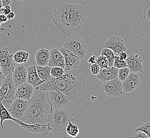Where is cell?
<instances>
[{
    "label": "cell",
    "mask_w": 150,
    "mask_h": 138,
    "mask_svg": "<svg viewBox=\"0 0 150 138\" xmlns=\"http://www.w3.org/2000/svg\"><path fill=\"white\" fill-rule=\"evenodd\" d=\"M86 18L84 8L79 4L61 2L54 8L53 23L61 32L68 36L78 32Z\"/></svg>",
    "instance_id": "6da1fadb"
},
{
    "label": "cell",
    "mask_w": 150,
    "mask_h": 138,
    "mask_svg": "<svg viewBox=\"0 0 150 138\" xmlns=\"http://www.w3.org/2000/svg\"><path fill=\"white\" fill-rule=\"evenodd\" d=\"M84 77L75 69L66 70L64 75L58 78L51 76L35 89L44 91H58L64 94L74 103L82 95V82Z\"/></svg>",
    "instance_id": "7a4b0ae2"
},
{
    "label": "cell",
    "mask_w": 150,
    "mask_h": 138,
    "mask_svg": "<svg viewBox=\"0 0 150 138\" xmlns=\"http://www.w3.org/2000/svg\"><path fill=\"white\" fill-rule=\"evenodd\" d=\"M50 108L46 91L35 89L20 120L27 124H47Z\"/></svg>",
    "instance_id": "3957f363"
},
{
    "label": "cell",
    "mask_w": 150,
    "mask_h": 138,
    "mask_svg": "<svg viewBox=\"0 0 150 138\" xmlns=\"http://www.w3.org/2000/svg\"><path fill=\"white\" fill-rule=\"evenodd\" d=\"M73 118L66 109H53L51 107L48 118L50 130L55 132H60L66 130L69 121H74Z\"/></svg>",
    "instance_id": "277c9868"
},
{
    "label": "cell",
    "mask_w": 150,
    "mask_h": 138,
    "mask_svg": "<svg viewBox=\"0 0 150 138\" xmlns=\"http://www.w3.org/2000/svg\"><path fill=\"white\" fill-rule=\"evenodd\" d=\"M16 86L12 75L6 76L0 87V101L8 109L16 99Z\"/></svg>",
    "instance_id": "5b68a950"
},
{
    "label": "cell",
    "mask_w": 150,
    "mask_h": 138,
    "mask_svg": "<svg viewBox=\"0 0 150 138\" xmlns=\"http://www.w3.org/2000/svg\"><path fill=\"white\" fill-rule=\"evenodd\" d=\"M15 122L20 125L22 131L26 137L29 138H38L45 137L50 130L48 124H27L17 119Z\"/></svg>",
    "instance_id": "8992f818"
},
{
    "label": "cell",
    "mask_w": 150,
    "mask_h": 138,
    "mask_svg": "<svg viewBox=\"0 0 150 138\" xmlns=\"http://www.w3.org/2000/svg\"><path fill=\"white\" fill-rule=\"evenodd\" d=\"M62 47L74 53L81 60L86 57L88 51L87 45L85 41L76 36L67 38L63 44Z\"/></svg>",
    "instance_id": "52a82bcc"
},
{
    "label": "cell",
    "mask_w": 150,
    "mask_h": 138,
    "mask_svg": "<svg viewBox=\"0 0 150 138\" xmlns=\"http://www.w3.org/2000/svg\"><path fill=\"white\" fill-rule=\"evenodd\" d=\"M13 52L8 47L0 49V68L5 77L11 75L17 64L13 60Z\"/></svg>",
    "instance_id": "ba28073f"
},
{
    "label": "cell",
    "mask_w": 150,
    "mask_h": 138,
    "mask_svg": "<svg viewBox=\"0 0 150 138\" xmlns=\"http://www.w3.org/2000/svg\"><path fill=\"white\" fill-rule=\"evenodd\" d=\"M51 107L53 109H66L71 103L64 94L58 91H46Z\"/></svg>",
    "instance_id": "9c48e42d"
},
{
    "label": "cell",
    "mask_w": 150,
    "mask_h": 138,
    "mask_svg": "<svg viewBox=\"0 0 150 138\" xmlns=\"http://www.w3.org/2000/svg\"><path fill=\"white\" fill-rule=\"evenodd\" d=\"M102 89L110 97H119L124 92L122 81L118 78L104 82L102 84Z\"/></svg>",
    "instance_id": "30bf717a"
},
{
    "label": "cell",
    "mask_w": 150,
    "mask_h": 138,
    "mask_svg": "<svg viewBox=\"0 0 150 138\" xmlns=\"http://www.w3.org/2000/svg\"><path fill=\"white\" fill-rule=\"evenodd\" d=\"M27 101L16 98L9 107V111L13 118L20 120L26 111Z\"/></svg>",
    "instance_id": "8fae6325"
},
{
    "label": "cell",
    "mask_w": 150,
    "mask_h": 138,
    "mask_svg": "<svg viewBox=\"0 0 150 138\" xmlns=\"http://www.w3.org/2000/svg\"><path fill=\"white\" fill-rule=\"evenodd\" d=\"M64 55L65 63V70H70L77 68L81 63V59L72 52L62 47L59 49Z\"/></svg>",
    "instance_id": "7c38bea8"
},
{
    "label": "cell",
    "mask_w": 150,
    "mask_h": 138,
    "mask_svg": "<svg viewBox=\"0 0 150 138\" xmlns=\"http://www.w3.org/2000/svg\"><path fill=\"white\" fill-rule=\"evenodd\" d=\"M104 47L112 49L113 52L118 54L126 52L127 49L124 40L118 36H112L108 38L104 43Z\"/></svg>",
    "instance_id": "4fadbf2b"
},
{
    "label": "cell",
    "mask_w": 150,
    "mask_h": 138,
    "mask_svg": "<svg viewBox=\"0 0 150 138\" xmlns=\"http://www.w3.org/2000/svg\"><path fill=\"white\" fill-rule=\"evenodd\" d=\"M141 79L137 73L130 72L127 78L122 82L124 92H133L139 87Z\"/></svg>",
    "instance_id": "5bb4252c"
},
{
    "label": "cell",
    "mask_w": 150,
    "mask_h": 138,
    "mask_svg": "<svg viewBox=\"0 0 150 138\" xmlns=\"http://www.w3.org/2000/svg\"><path fill=\"white\" fill-rule=\"evenodd\" d=\"M12 77L16 87L27 82V69L23 64H18L12 73Z\"/></svg>",
    "instance_id": "9a60e30c"
},
{
    "label": "cell",
    "mask_w": 150,
    "mask_h": 138,
    "mask_svg": "<svg viewBox=\"0 0 150 138\" xmlns=\"http://www.w3.org/2000/svg\"><path fill=\"white\" fill-rule=\"evenodd\" d=\"M127 67L130 70V72L139 73L144 70V66L142 63L141 56L136 54H132L128 56L126 60Z\"/></svg>",
    "instance_id": "2e32d148"
},
{
    "label": "cell",
    "mask_w": 150,
    "mask_h": 138,
    "mask_svg": "<svg viewBox=\"0 0 150 138\" xmlns=\"http://www.w3.org/2000/svg\"><path fill=\"white\" fill-rule=\"evenodd\" d=\"M34 89V87L28 82L21 84L16 87V98L28 101L31 98Z\"/></svg>",
    "instance_id": "e0dca14e"
},
{
    "label": "cell",
    "mask_w": 150,
    "mask_h": 138,
    "mask_svg": "<svg viewBox=\"0 0 150 138\" xmlns=\"http://www.w3.org/2000/svg\"><path fill=\"white\" fill-rule=\"evenodd\" d=\"M50 57L48 65L52 66H59L64 69L65 63L64 55L58 48H52L50 51Z\"/></svg>",
    "instance_id": "ac0fdd59"
},
{
    "label": "cell",
    "mask_w": 150,
    "mask_h": 138,
    "mask_svg": "<svg viewBox=\"0 0 150 138\" xmlns=\"http://www.w3.org/2000/svg\"><path fill=\"white\" fill-rule=\"evenodd\" d=\"M118 69L115 66H108L105 68L101 69L100 72L96 75L98 79L102 82L111 80L118 78Z\"/></svg>",
    "instance_id": "d6986e66"
},
{
    "label": "cell",
    "mask_w": 150,
    "mask_h": 138,
    "mask_svg": "<svg viewBox=\"0 0 150 138\" xmlns=\"http://www.w3.org/2000/svg\"><path fill=\"white\" fill-rule=\"evenodd\" d=\"M137 17L142 21L150 22V0H145L136 8Z\"/></svg>",
    "instance_id": "ffe728a7"
},
{
    "label": "cell",
    "mask_w": 150,
    "mask_h": 138,
    "mask_svg": "<svg viewBox=\"0 0 150 138\" xmlns=\"http://www.w3.org/2000/svg\"><path fill=\"white\" fill-rule=\"evenodd\" d=\"M27 82L32 84L34 88L43 82L38 75L36 65L33 64L27 68Z\"/></svg>",
    "instance_id": "44dd1931"
},
{
    "label": "cell",
    "mask_w": 150,
    "mask_h": 138,
    "mask_svg": "<svg viewBox=\"0 0 150 138\" xmlns=\"http://www.w3.org/2000/svg\"><path fill=\"white\" fill-rule=\"evenodd\" d=\"M50 57V51L45 48L38 49L35 55V61L37 65L45 66L48 65Z\"/></svg>",
    "instance_id": "7402d4cb"
},
{
    "label": "cell",
    "mask_w": 150,
    "mask_h": 138,
    "mask_svg": "<svg viewBox=\"0 0 150 138\" xmlns=\"http://www.w3.org/2000/svg\"><path fill=\"white\" fill-rule=\"evenodd\" d=\"M17 119L13 118L10 113L9 110L4 106V104L2 101H0V125L2 128H4L3 122L6 120H12L15 122Z\"/></svg>",
    "instance_id": "603a6c76"
},
{
    "label": "cell",
    "mask_w": 150,
    "mask_h": 138,
    "mask_svg": "<svg viewBox=\"0 0 150 138\" xmlns=\"http://www.w3.org/2000/svg\"><path fill=\"white\" fill-rule=\"evenodd\" d=\"M37 72L39 77L43 82L46 80L51 76V67L48 65L45 66H38L36 65Z\"/></svg>",
    "instance_id": "cb8c5ba5"
},
{
    "label": "cell",
    "mask_w": 150,
    "mask_h": 138,
    "mask_svg": "<svg viewBox=\"0 0 150 138\" xmlns=\"http://www.w3.org/2000/svg\"><path fill=\"white\" fill-rule=\"evenodd\" d=\"M29 58V53L25 51H18L13 55V60L17 64L26 63Z\"/></svg>",
    "instance_id": "d4e9b609"
},
{
    "label": "cell",
    "mask_w": 150,
    "mask_h": 138,
    "mask_svg": "<svg viewBox=\"0 0 150 138\" xmlns=\"http://www.w3.org/2000/svg\"><path fill=\"white\" fill-rule=\"evenodd\" d=\"M66 131L69 136L75 138L79 133V129L77 124L72 123V121H69L67 126Z\"/></svg>",
    "instance_id": "484cf974"
},
{
    "label": "cell",
    "mask_w": 150,
    "mask_h": 138,
    "mask_svg": "<svg viewBox=\"0 0 150 138\" xmlns=\"http://www.w3.org/2000/svg\"><path fill=\"white\" fill-rule=\"evenodd\" d=\"M101 55L104 56L109 61V66H112L115 58V55L112 49L103 47L101 51Z\"/></svg>",
    "instance_id": "4316f807"
},
{
    "label": "cell",
    "mask_w": 150,
    "mask_h": 138,
    "mask_svg": "<svg viewBox=\"0 0 150 138\" xmlns=\"http://www.w3.org/2000/svg\"><path fill=\"white\" fill-rule=\"evenodd\" d=\"M64 69L59 66H52L51 69V75L53 78H59L64 73Z\"/></svg>",
    "instance_id": "83f0119b"
},
{
    "label": "cell",
    "mask_w": 150,
    "mask_h": 138,
    "mask_svg": "<svg viewBox=\"0 0 150 138\" xmlns=\"http://www.w3.org/2000/svg\"><path fill=\"white\" fill-rule=\"evenodd\" d=\"M130 72V70L128 67L119 69L118 78L122 82L127 78L128 75H129Z\"/></svg>",
    "instance_id": "f1b7e54d"
},
{
    "label": "cell",
    "mask_w": 150,
    "mask_h": 138,
    "mask_svg": "<svg viewBox=\"0 0 150 138\" xmlns=\"http://www.w3.org/2000/svg\"><path fill=\"white\" fill-rule=\"evenodd\" d=\"M139 131L143 132L147 135V138H150V122H147L137 127L135 130V132Z\"/></svg>",
    "instance_id": "f546056e"
},
{
    "label": "cell",
    "mask_w": 150,
    "mask_h": 138,
    "mask_svg": "<svg viewBox=\"0 0 150 138\" xmlns=\"http://www.w3.org/2000/svg\"><path fill=\"white\" fill-rule=\"evenodd\" d=\"M96 63L98 64L99 66L101 68V69H103L109 66V62L107 58L101 55L100 56L98 57Z\"/></svg>",
    "instance_id": "4dcf8cb0"
},
{
    "label": "cell",
    "mask_w": 150,
    "mask_h": 138,
    "mask_svg": "<svg viewBox=\"0 0 150 138\" xmlns=\"http://www.w3.org/2000/svg\"><path fill=\"white\" fill-rule=\"evenodd\" d=\"M113 66L119 69L127 67V64L126 61L120 60L119 58L118 55V56L115 55V58Z\"/></svg>",
    "instance_id": "1f68e13d"
},
{
    "label": "cell",
    "mask_w": 150,
    "mask_h": 138,
    "mask_svg": "<svg viewBox=\"0 0 150 138\" xmlns=\"http://www.w3.org/2000/svg\"><path fill=\"white\" fill-rule=\"evenodd\" d=\"M101 70V68L97 63L91 64L90 67V72L93 75H96L98 74Z\"/></svg>",
    "instance_id": "d6a6232c"
},
{
    "label": "cell",
    "mask_w": 150,
    "mask_h": 138,
    "mask_svg": "<svg viewBox=\"0 0 150 138\" xmlns=\"http://www.w3.org/2000/svg\"><path fill=\"white\" fill-rule=\"evenodd\" d=\"M11 12V8L10 5L4 6H2V8L0 10V14H4L6 15Z\"/></svg>",
    "instance_id": "836d02e7"
},
{
    "label": "cell",
    "mask_w": 150,
    "mask_h": 138,
    "mask_svg": "<svg viewBox=\"0 0 150 138\" xmlns=\"http://www.w3.org/2000/svg\"><path fill=\"white\" fill-rule=\"evenodd\" d=\"M133 138H148L147 135L141 131L135 132L132 137Z\"/></svg>",
    "instance_id": "e575fe53"
},
{
    "label": "cell",
    "mask_w": 150,
    "mask_h": 138,
    "mask_svg": "<svg viewBox=\"0 0 150 138\" xmlns=\"http://www.w3.org/2000/svg\"><path fill=\"white\" fill-rule=\"evenodd\" d=\"M97 58H98V57H96L95 55H92V56H91L88 58L87 62H88V63L91 64L96 63Z\"/></svg>",
    "instance_id": "d590c367"
},
{
    "label": "cell",
    "mask_w": 150,
    "mask_h": 138,
    "mask_svg": "<svg viewBox=\"0 0 150 138\" xmlns=\"http://www.w3.org/2000/svg\"><path fill=\"white\" fill-rule=\"evenodd\" d=\"M8 18L6 15L4 14H0V23L1 24L4 23L8 21Z\"/></svg>",
    "instance_id": "8d00e7d4"
},
{
    "label": "cell",
    "mask_w": 150,
    "mask_h": 138,
    "mask_svg": "<svg viewBox=\"0 0 150 138\" xmlns=\"http://www.w3.org/2000/svg\"><path fill=\"white\" fill-rule=\"evenodd\" d=\"M118 57L119 58L120 60L126 61V60L127 59L128 56H127V53H126V52H121V53H120V54H119Z\"/></svg>",
    "instance_id": "74e56055"
},
{
    "label": "cell",
    "mask_w": 150,
    "mask_h": 138,
    "mask_svg": "<svg viewBox=\"0 0 150 138\" xmlns=\"http://www.w3.org/2000/svg\"><path fill=\"white\" fill-rule=\"evenodd\" d=\"M1 2L2 3L3 6L10 5L12 3L11 0H1Z\"/></svg>",
    "instance_id": "f35d334b"
},
{
    "label": "cell",
    "mask_w": 150,
    "mask_h": 138,
    "mask_svg": "<svg viewBox=\"0 0 150 138\" xmlns=\"http://www.w3.org/2000/svg\"><path fill=\"white\" fill-rule=\"evenodd\" d=\"M6 17H7L8 20H12L15 17V13L11 11V12H10L8 15H6Z\"/></svg>",
    "instance_id": "ab89813d"
},
{
    "label": "cell",
    "mask_w": 150,
    "mask_h": 138,
    "mask_svg": "<svg viewBox=\"0 0 150 138\" xmlns=\"http://www.w3.org/2000/svg\"><path fill=\"white\" fill-rule=\"evenodd\" d=\"M2 6H3V5H2V3L1 2V1H0V10L1 9V8H2Z\"/></svg>",
    "instance_id": "60d3db41"
},
{
    "label": "cell",
    "mask_w": 150,
    "mask_h": 138,
    "mask_svg": "<svg viewBox=\"0 0 150 138\" xmlns=\"http://www.w3.org/2000/svg\"><path fill=\"white\" fill-rule=\"evenodd\" d=\"M1 73H2V72L1 71V68H0V74H1Z\"/></svg>",
    "instance_id": "b9f144b4"
},
{
    "label": "cell",
    "mask_w": 150,
    "mask_h": 138,
    "mask_svg": "<svg viewBox=\"0 0 150 138\" xmlns=\"http://www.w3.org/2000/svg\"><path fill=\"white\" fill-rule=\"evenodd\" d=\"M18 1H25V0H17Z\"/></svg>",
    "instance_id": "7bdbcfd3"
},
{
    "label": "cell",
    "mask_w": 150,
    "mask_h": 138,
    "mask_svg": "<svg viewBox=\"0 0 150 138\" xmlns=\"http://www.w3.org/2000/svg\"><path fill=\"white\" fill-rule=\"evenodd\" d=\"M1 26V23H0V27Z\"/></svg>",
    "instance_id": "ee69618b"
},
{
    "label": "cell",
    "mask_w": 150,
    "mask_h": 138,
    "mask_svg": "<svg viewBox=\"0 0 150 138\" xmlns=\"http://www.w3.org/2000/svg\"><path fill=\"white\" fill-rule=\"evenodd\" d=\"M0 1H1V0H0Z\"/></svg>",
    "instance_id": "f6af8a7d"
}]
</instances>
